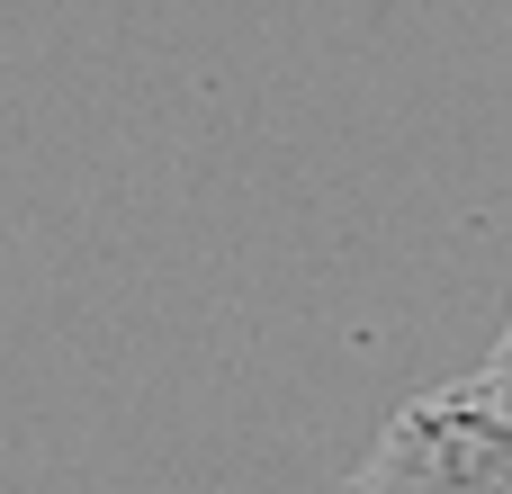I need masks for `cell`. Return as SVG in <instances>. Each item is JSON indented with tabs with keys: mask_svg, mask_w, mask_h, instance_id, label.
Returning a JSON list of instances; mask_svg holds the SVG:
<instances>
[{
	"mask_svg": "<svg viewBox=\"0 0 512 494\" xmlns=\"http://www.w3.org/2000/svg\"><path fill=\"white\" fill-rule=\"evenodd\" d=\"M342 494H512V396L495 378L414 396Z\"/></svg>",
	"mask_w": 512,
	"mask_h": 494,
	"instance_id": "obj_1",
	"label": "cell"
},
{
	"mask_svg": "<svg viewBox=\"0 0 512 494\" xmlns=\"http://www.w3.org/2000/svg\"><path fill=\"white\" fill-rule=\"evenodd\" d=\"M477 378H495V387H504V396H512V315H504V342H495V360H486Z\"/></svg>",
	"mask_w": 512,
	"mask_h": 494,
	"instance_id": "obj_2",
	"label": "cell"
}]
</instances>
